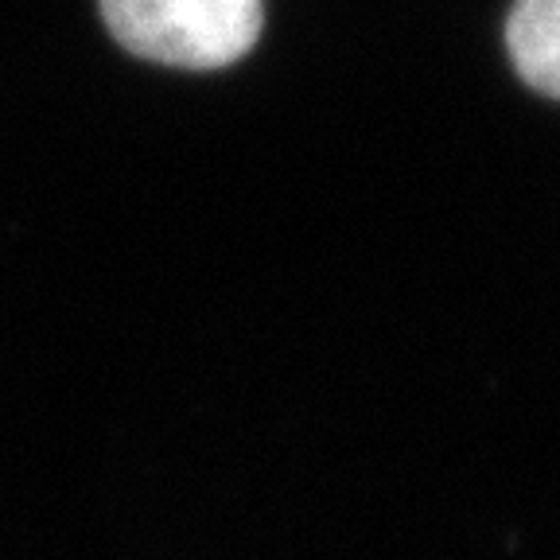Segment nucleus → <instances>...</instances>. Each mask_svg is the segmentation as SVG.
I'll use <instances>...</instances> for the list:
<instances>
[{
  "label": "nucleus",
  "mask_w": 560,
  "mask_h": 560,
  "mask_svg": "<svg viewBox=\"0 0 560 560\" xmlns=\"http://www.w3.org/2000/svg\"><path fill=\"white\" fill-rule=\"evenodd\" d=\"M102 16L132 55L187 70L237 62L261 35V0H102Z\"/></svg>",
  "instance_id": "nucleus-1"
},
{
  "label": "nucleus",
  "mask_w": 560,
  "mask_h": 560,
  "mask_svg": "<svg viewBox=\"0 0 560 560\" xmlns=\"http://www.w3.org/2000/svg\"><path fill=\"white\" fill-rule=\"evenodd\" d=\"M506 47L517 74L537 94L560 97V0H514Z\"/></svg>",
  "instance_id": "nucleus-2"
}]
</instances>
